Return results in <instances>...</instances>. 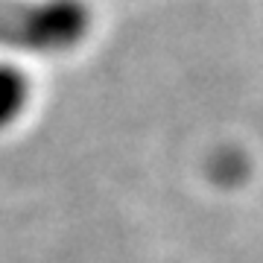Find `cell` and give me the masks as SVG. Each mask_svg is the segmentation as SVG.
I'll list each match as a JSON object with an SVG mask.
<instances>
[{
	"mask_svg": "<svg viewBox=\"0 0 263 263\" xmlns=\"http://www.w3.org/2000/svg\"><path fill=\"white\" fill-rule=\"evenodd\" d=\"M91 27L82 0H0V44L62 53L76 47Z\"/></svg>",
	"mask_w": 263,
	"mask_h": 263,
	"instance_id": "1",
	"label": "cell"
},
{
	"mask_svg": "<svg viewBox=\"0 0 263 263\" xmlns=\"http://www.w3.org/2000/svg\"><path fill=\"white\" fill-rule=\"evenodd\" d=\"M29 103V79L18 67L0 65V129L15 123L27 111Z\"/></svg>",
	"mask_w": 263,
	"mask_h": 263,
	"instance_id": "2",
	"label": "cell"
}]
</instances>
